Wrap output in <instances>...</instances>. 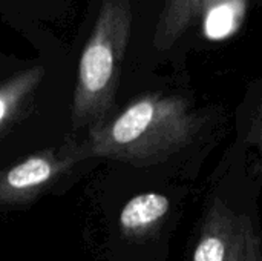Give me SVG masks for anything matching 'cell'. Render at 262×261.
<instances>
[{"label":"cell","instance_id":"6da1fadb","mask_svg":"<svg viewBox=\"0 0 262 261\" xmlns=\"http://www.w3.org/2000/svg\"><path fill=\"white\" fill-rule=\"evenodd\" d=\"M203 122L181 95L146 94L117 117L89 129V158L106 157L137 168L158 165L190 145Z\"/></svg>","mask_w":262,"mask_h":261},{"label":"cell","instance_id":"8992f818","mask_svg":"<svg viewBox=\"0 0 262 261\" xmlns=\"http://www.w3.org/2000/svg\"><path fill=\"white\" fill-rule=\"evenodd\" d=\"M212 0H164L157 18L152 45L158 51L170 49L196 22Z\"/></svg>","mask_w":262,"mask_h":261},{"label":"cell","instance_id":"277c9868","mask_svg":"<svg viewBox=\"0 0 262 261\" xmlns=\"http://www.w3.org/2000/svg\"><path fill=\"white\" fill-rule=\"evenodd\" d=\"M239 229V217L221 200H215L207 212L192 261H230Z\"/></svg>","mask_w":262,"mask_h":261},{"label":"cell","instance_id":"52a82bcc","mask_svg":"<svg viewBox=\"0 0 262 261\" xmlns=\"http://www.w3.org/2000/svg\"><path fill=\"white\" fill-rule=\"evenodd\" d=\"M45 77L41 65L31 66L0 83V131L20 112Z\"/></svg>","mask_w":262,"mask_h":261},{"label":"cell","instance_id":"9c48e42d","mask_svg":"<svg viewBox=\"0 0 262 261\" xmlns=\"http://www.w3.org/2000/svg\"><path fill=\"white\" fill-rule=\"evenodd\" d=\"M259 237L256 235L253 225L244 215L239 217L238 240L230 261H261Z\"/></svg>","mask_w":262,"mask_h":261},{"label":"cell","instance_id":"5b68a950","mask_svg":"<svg viewBox=\"0 0 262 261\" xmlns=\"http://www.w3.org/2000/svg\"><path fill=\"white\" fill-rule=\"evenodd\" d=\"M169 209L170 202L163 194L144 192L135 195L120 212V229L129 238H143L161 225L169 214Z\"/></svg>","mask_w":262,"mask_h":261},{"label":"cell","instance_id":"3957f363","mask_svg":"<svg viewBox=\"0 0 262 261\" xmlns=\"http://www.w3.org/2000/svg\"><path fill=\"white\" fill-rule=\"evenodd\" d=\"M88 158L84 142H68L26 157L0 171V205H21L34 200L75 163Z\"/></svg>","mask_w":262,"mask_h":261},{"label":"cell","instance_id":"ba28073f","mask_svg":"<svg viewBox=\"0 0 262 261\" xmlns=\"http://www.w3.org/2000/svg\"><path fill=\"white\" fill-rule=\"evenodd\" d=\"M206 34L210 38H224L233 34L244 15L243 0H212L203 11Z\"/></svg>","mask_w":262,"mask_h":261},{"label":"cell","instance_id":"7a4b0ae2","mask_svg":"<svg viewBox=\"0 0 262 261\" xmlns=\"http://www.w3.org/2000/svg\"><path fill=\"white\" fill-rule=\"evenodd\" d=\"M130 31V0H103L78 63L72 103L75 131L97 126L111 111Z\"/></svg>","mask_w":262,"mask_h":261}]
</instances>
